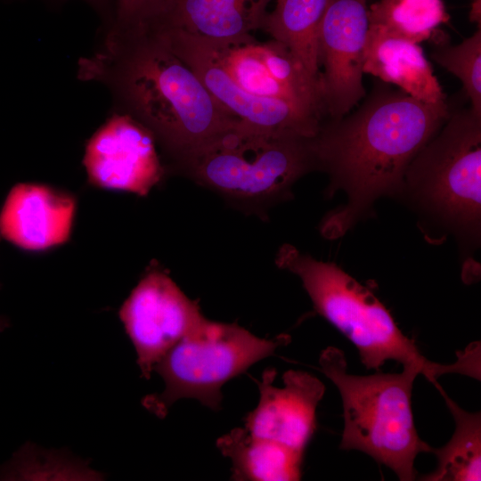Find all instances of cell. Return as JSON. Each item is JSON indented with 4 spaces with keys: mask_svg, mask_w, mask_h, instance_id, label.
<instances>
[{
    "mask_svg": "<svg viewBox=\"0 0 481 481\" xmlns=\"http://www.w3.org/2000/svg\"><path fill=\"white\" fill-rule=\"evenodd\" d=\"M208 42L223 69L246 92L287 102L322 119L327 117L321 78L311 76L280 42H259L253 36L231 43Z\"/></svg>",
    "mask_w": 481,
    "mask_h": 481,
    "instance_id": "obj_10",
    "label": "cell"
},
{
    "mask_svg": "<svg viewBox=\"0 0 481 481\" xmlns=\"http://www.w3.org/2000/svg\"><path fill=\"white\" fill-rule=\"evenodd\" d=\"M451 412L455 429L449 442L432 448L437 459L435 471L422 477L426 481H479L481 479V414L461 408L442 388L434 385Z\"/></svg>",
    "mask_w": 481,
    "mask_h": 481,
    "instance_id": "obj_19",
    "label": "cell"
},
{
    "mask_svg": "<svg viewBox=\"0 0 481 481\" xmlns=\"http://www.w3.org/2000/svg\"><path fill=\"white\" fill-rule=\"evenodd\" d=\"M367 0H330L317 37L326 116L339 118L365 96L363 58Z\"/></svg>",
    "mask_w": 481,
    "mask_h": 481,
    "instance_id": "obj_11",
    "label": "cell"
},
{
    "mask_svg": "<svg viewBox=\"0 0 481 481\" xmlns=\"http://www.w3.org/2000/svg\"><path fill=\"white\" fill-rule=\"evenodd\" d=\"M322 372L337 387L343 405V450L363 452L393 470L402 481L416 477L414 462L432 447L419 436L412 409L413 368L399 373L354 375L344 352L328 346L321 352Z\"/></svg>",
    "mask_w": 481,
    "mask_h": 481,
    "instance_id": "obj_5",
    "label": "cell"
},
{
    "mask_svg": "<svg viewBox=\"0 0 481 481\" xmlns=\"http://www.w3.org/2000/svg\"><path fill=\"white\" fill-rule=\"evenodd\" d=\"M118 316L144 379H150L163 356L206 319L198 304L156 267L149 269L133 289Z\"/></svg>",
    "mask_w": 481,
    "mask_h": 481,
    "instance_id": "obj_9",
    "label": "cell"
},
{
    "mask_svg": "<svg viewBox=\"0 0 481 481\" xmlns=\"http://www.w3.org/2000/svg\"><path fill=\"white\" fill-rule=\"evenodd\" d=\"M449 19L443 0H379L368 8V32L420 44Z\"/></svg>",
    "mask_w": 481,
    "mask_h": 481,
    "instance_id": "obj_20",
    "label": "cell"
},
{
    "mask_svg": "<svg viewBox=\"0 0 481 481\" xmlns=\"http://www.w3.org/2000/svg\"><path fill=\"white\" fill-rule=\"evenodd\" d=\"M481 0H473L470 12H469V19L473 22H477L478 24V27H480L481 24Z\"/></svg>",
    "mask_w": 481,
    "mask_h": 481,
    "instance_id": "obj_23",
    "label": "cell"
},
{
    "mask_svg": "<svg viewBox=\"0 0 481 481\" xmlns=\"http://www.w3.org/2000/svg\"><path fill=\"white\" fill-rule=\"evenodd\" d=\"M313 138L236 120L168 167L233 202L263 205L317 168Z\"/></svg>",
    "mask_w": 481,
    "mask_h": 481,
    "instance_id": "obj_4",
    "label": "cell"
},
{
    "mask_svg": "<svg viewBox=\"0 0 481 481\" xmlns=\"http://www.w3.org/2000/svg\"><path fill=\"white\" fill-rule=\"evenodd\" d=\"M363 70L419 101L436 103L446 99L419 44L367 31Z\"/></svg>",
    "mask_w": 481,
    "mask_h": 481,
    "instance_id": "obj_16",
    "label": "cell"
},
{
    "mask_svg": "<svg viewBox=\"0 0 481 481\" xmlns=\"http://www.w3.org/2000/svg\"><path fill=\"white\" fill-rule=\"evenodd\" d=\"M330 0H276L261 29L285 45L308 73L321 78L318 30Z\"/></svg>",
    "mask_w": 481,
    "mask_h": 481,
    "instance_id": "obj_18",
    "label": "cell"
},
{
    "mask_svg": "<svg viewBox=\"0 0 481 481\" xmlns=\"http://www.w3.org/2000/svg\"><path fill=\"white\" fill-rule=\"evenodd\" d=\"M272 0H164L143 22L179 29L216 43L249 37L261 29Z\"/></svg>",
    "mask_w": 481,
    "mask_h": 481,
    "instance_id": "obj_15",
    "label": "cell"
},
{
    "mask_svg": "<svg viewBox=\"0 0 481 481\" xmlns=\"http://www.w3.org/2000/svg\"><path fill=\"white\" fill-rule=\"evenodd\" d=\"M274 369H267L258 385L257 407L245 419L253 436L268 439L305 453L315 428V412L325 393L324 384L312 374L289 370L283 387L273 386Z\"/></svg>",
    "mask_w": 481,
    "mask_h": 481,
    "instance_id": "obj_13",
    "label": "cell"
},
{
    "mask_svg": "<svg viewBox=\"0 0 481 481\" xmlns=\"http://www.w3.org/2000/svg\"><path fill=\"white\" fill-rule=\"evenodd\" d=\"M1 239H2V235H1V233H0V241H1Z\"/></svg>",
    "mask_w": 481,
    "mask_h": 481,
    "instance_id": "obj_25",
    "label": "cell"
},
{
    "mask_svg": "<svg viewBox=\"0 0 481 481\" xmlns=\"http://www.w3.org/2000/svg\"><path fill=\"white\" fill-rule=\"evenodd\" d=\"M201 80L208 92L232 118L265 131L314 137L322 119L287 102L258 97L240 87L220 64L206 39L179 29L147 24Z\"/></svg>",
    "mask_w": 481,
    "mask_h": 481,
    "instance_id": "obj_8",
    "label": "cell"
},
{
    "mask_svg": "<svg viewBox=\"0 0 481 481\" xmlns=\"http://www.w3.org/2000/svg\"><path fill=\"white\" fill-rule=\"evenodd\" d=\"M77 75L110 89L118 111L152 135L168 167L236 121L144 23L113 26L102 46L79 61Z\"/></svg>",
    "mask_w": 481,
    "mask_h": 481,
    "instance_id": "obj_1",
    "label": "cell"
},
{
    "mask_svg": "<svg viewBox=\"0 0 481 481\" xmlns=\"http://www.w3.org/2000/svg\"><path fill=\"white\" fill-rule=\"evenodd\" d=\"M76 208V198L69 192L41 183H17L1 208L0 233L29 251L61 245L71 234Z\"/></svg>",
    "mask_w": 481,
    "mask_h": 481,
    "instance_id": "obj_14",
    "label": "cell"
},
{
    "mask_svg": "<svg viewBox=\"0 0 481 481\" xmlns=\"http://www.w3.org/2000/svg\"><path fill=\"white\" fill-rule=\"evenodd\" d=\"M431 57L461 80L470 110L481 116V29L457 45L436 49Z\"/></svg>",
    "mask_w": 481,
    "mask_h": 481,
    "instance_id": "obj_21",
    "label": "cell"
},
{
    "mask_svg": "<svg viewBox=\"0 0 481 481\" xmlns=\"http://www.w3.org/2000/svg\"><path fill=\"white\" fill-rule=\"evenodd\" d=\"M275 262L298 276L315 310L356 347L367 370L378 371L393 360L417 370L433 385L447 373L480 379L481 351L476 344L458 351L453 363L431 362L373 293L335 264L318 261L288 244L278 250Z\"/></svg>",
    "mask_w": 481,
    "mask_h": 481,
    "instance_id": "obj_3",
    "label": "cell"
},
{
    "mask_svg": "<svg viewBox=\"0 0 481 481\" xmlns=\"http://www.w3.org/2000/svg\"><path fill=\"white\" fill-rule=\"evenodd\" d=\"M239 481H295L301 478L304 452L235 428L216 441Z\"/></svg>",
    "mask_w": 481,
    "mask_h": 481,
    "instance_id": "obj_17",
    "label": "cell"
},
{
    "mask_svg": "<svg viewBox=\"0 0 481 481\" xmlns=\"http://www.w3.org/2000/svg\"><path fill=\"white\" fill-rule=\"evenodd\" d=\"M288 335L259 338L237 323L205 319L175 345L156 364L161 393L146 395L143 406L159 418L179 399L191 398L218 411L222 387L277 348L289 343Z\"/></svg>",
    "mask_w": 481,
    "mask_h": 481,
    "instance_id": "obj_6",
    "label": "cell"
},
{
    "mask_svg": "<svg viewBox=\"0 0 481 481\" xmlns=\"http://www.w3.org/2000/svg\"><path fill=\"white\" fill-rule=\"evenodd\" d=\"M152 135L123 112L114 113L88 140L83 164L96 187L146 196L165 168Z\"/></svg>",
    "mask_w": 481,
    "mask_h": 481,
    "instance_id": "obj_12",
    "label": "cell"
},
{
    "mask_svg": "<svg viewBox=\"0 0 481 481\" xmlns=\"http://www.w3.org/2000/svg\"><path fill=\"white\" fill-rule=\"evenodd\" d=\"M9 326H10L9 320L4 316L0 315V332L9 328Z\"/></svg>",
    "mask_w": 481,
    "mask_h": 481,
    "instance_id": "obj_24",
    "label": "cell"
},
{
    "mask_svg": "<svg viewBox=\"0 0 481 481\" xmlns=\"http://www.w3.org/2000/svg\"><path fill=\"white\" fill-rule=\"evenodd\" d=\"M443 129L420 151L405 176L443 216L464 225L481 214V116L451 112Z\"/></svg>",
    "mask_w": 481,
    "mask_h": 481,
    "instance_id": "obj_7",
    "label": "cell"
},
{
    "mask_svg": "<svg viewBox=\"0 0 481 481\" xmlns=\"http://www.w3.org/2000/svg\"><path fill=\"white\" fill-rule=\"evenodd\" d=\"M450 115L445 101L424 102L379 84L356 110L323 119L312 140L316 165L346 191L349 202L325 221L322 232L341 234L375 198L399 185Z\"/></svg>",
    "mask_w": 481,
    "mask_h": 481,
    "instance_id": "obj_2",
    "label": "cell"
},
{
    "mask_svg": "<svg viewBox=\"0 0 481 481\" xmlns=\"http://www.w3.org/2000/svg\"><path fill=\"white\" fill-rule=\"evenodd\" d=\"M164 0H118L115 27H130L151 19Z\"/></svg>",
    "mask_w": 481,
    "mask_h": 481,
    "instance_id": "obj_22",
    "label": "cell"
}]
</instances>
